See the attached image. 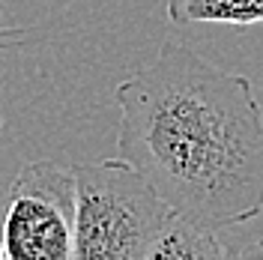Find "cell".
I'll return each instance as SVG.
<instances>
[{
  "label": "cell",
  "mask_w": 263,
  "mask_h": 260,
  "mask_svg": "<svg viewBox=\"0 0 263 260\" xmlns=\"http://www.w3.org/2000/svg\"><path fill=\"white\" fill-rule=\"evenodd\" d=\"M144 260H233V251L213 228L171 215Z\"/></svg>",
  "instance_id": "4"
},
{
  "label": "cell",
  "mask_w": 263,
  "mask_h": 260,
  "mask_svg": "<svg viewBox=\"0 0 263 260\" xmlns=\"http://www.w3.org/2000/svg\"><path fill=\"white\" fill-rule=\"evenodd\" d=\"M167 21L185 24H233L254 27L263 24V0H164Z\"/></svg>",
  "instance_id": "5"
},
{
  "label": "cell",
  "mask_w": 263,
  "mask_h": 260,
  "mask_svg": "<svg viewBox=\"0 0 263 260\" xmlns=\"http://www.w3.org/2000/svg\"><path fill=\"white\" fill-rule=\"evenodd\" d=\"M12 33H15V30H3V27H0V48H3V42H6V39H12ZM0 126H3V120H0Z\"/></svg>",
  "instance_id": "7"
},
{
  "label": "cell",
  "mask_w": 263,
  "mask_h": 260,
  "mask_svg": "<svg viewBox=\"0 0 263 260\" xmlns=\"http://www.w3.org/2000/svg\"><path fill=\"white\" fill-rule=\"evenodd\" d=\"M0 260H6L3 257V207H0Z\"/></svg>",
  "instance_id": "8"
},
{
  "label": "cell",
  "mask_w": 263,
  "mask_h": 260,
  "mask_svg": "<svg viewBox=\"0 0 263 260\" xmlns=\"http://www.w3.org/2000/svg\"><path fill=\"white\" fill-rule=\"evenodd\" d=\"M75 177V228L69 260H144L167 210L147 179L123 159L81 162Z\"/></svg>",
  "instance_id": "2"
},
{
  "label": "cell",
  "mask_w": 263,
  "mask_h": 260,
  "mask_svg": "<svg viewBox=\"0 0 263 260\" xmlns=\"http://www.w3.org/2000/svg\"><path fill=\"white\" fill-rule=\"evenodd\" d=\"M117 159L180 218L230 228L263 210V108L246 75L164 42L117 84Z\"/></svg>",
  "instance_id": "1"
},
{
  "label": "cell",
  "mask_w": 263,
  "mask_h": 260,
  "mask_svg": "<svg viewBox=\"0 0 263 260\" xmlns=\"http://www.w3.org/2000/svg\"><path fill=\"white\" fill-rule=\"evenodd\" d=\"M75 228L72 168L30 162L12 179L3 203V257L69 260Z\"/></svg>",
  "instance_id": "3"
},
{
  "label": "cell",
  "mask_w": 263,
  "mask_h": 260,
  "mask_svg": "<svg viewBox=\"0 0 263 260\" xmlns=\"http://www.w3.org/2000/svg\"><path fill=\"white\" fill-rule=\"evenodd\" d=\"M233 260H263V233L248 245H242L239 251H233Z\"/></svg>",
  "instance_id": "6"
}]
</instances>
